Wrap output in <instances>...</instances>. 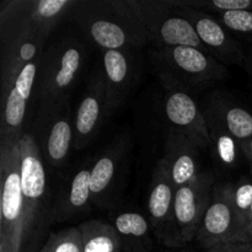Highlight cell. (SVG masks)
<instances>
[{
	"mask_svg": "<svg viewBox=\"0 0 252 252\" xmlns=\"http://www.w3.org/2000/svg\"><path fill=\"white\" fill-rule=\"evenodd\" d=\"M108 117L107 97L102 70H96L86 88L74 117V144L75 149L88 147Z\"/></svg>",
	"mask_w": 252,
	"mask_h": 252,
	"instance_id": "14",
	"label": "cell"
},
{
	"mask_svg": "<svg viewBox=\"0 0 252 252\" xmlns=\"http://www.w3.org/2000/svg\"><path fill=\"white\" fill-rule=\"evenodd\" d=\"M20 172L24 196L22 251L34 252L53 223V203L47 184L42 152L33 134L24 133L19 143Z\"/></svg>",
	"mask_w": 252,
	"mask_h": 252,
	"instance_id": "1",
	"label": "cell"
},
{
	"mask_svg": "<svg viewBox=\"0 0 252 252\" xmlns=\"http://www.w3.org/2000/svg\"><path fill=\"white\" fill-rule=\"evenodd\" d=\"M39 252H83V240L78 226L52 233Z\"/></svg>",
	"mask_w": 252,
	"mask_h": 252,
	"instance_id": "25",
	"label": "cell"
},
{
	"mask_svg": "<svg viewBox=\"0 0 252 252\" xmlns=\"http://www.w3.org/2000/svg\"><path fill=\"white\" fill-rule=\"evenodd\" d=\"M138 17L149 39L162 47H194L206 51L198 34L187 19H185L170 0H127Z\"/></svg>",
	"mask_w": 252,
	"mask_h": 252,
	"instance_id": "7",
	"label": "cell"
},
{
	"mask_svg": "<svg viewBox=\"0 0 252 252\" xmlns=\"http://www.w3.org/2000/svg\"><path fill=\"white\" fill-rule=\"evenodd\" d=\"M73 14L88 38L105 51H127L149 41L127 0L79 1Z\"/></svg>",
	"mask_w": 252,
	"mask_h": 252,
	"instance_id": "2",
	"label": "cell"
},
{
	"mask_svg": "<svg viewBox=\"0 0 252 252\" xmlns=\"http://www.w3.org/2000/svg\"><path fill=\"white\" fill-rule=\"evenodd\" d=\"M165 89L164 111L171 129L182 133L194 142L199 149L211 150V135L204 113L187 90L162 80Z\"/></svg>",
	"mask_w": 252,
	"mask_h": 252,
	"instance_id": "10",
	"label": "cell"
},
{
	"mask_svg": "<svg viewBox=\"0 0 252 252\" xmlns=\"http://www.w3.org/2000/svg\"><path fill=\"white\" fill-rule=\"evenodd\" d=\"M233 184L216 182L212 189V198L196 239L204 250L226 243H236L240 234L238 218L231 202Z\"/></svg>",
	"mask_w": 252,
	"mask_h": 252,
	"instance_id": "9",
	"label": "cell"
},
{
	"mask_svg": "<svg viewBox=\"0 0 252 252\" xmlns=\"http://www.w3.org/2000/svg\"><path fill=\"white\" fill-rule=\"evenodd\" d=\"M170 1L185 19L191 22L204 48L211 56L223 64L243 65L246 58V52L244 51L240 42L231 36L230 32L219 21L218 17L193 7L180 5L177 0Z\"/></svg>",
	"mask_w": 252,
	"mask_h": 252,
	"instance_id": "11",
	"label": "cell"
},
{
	"mask_svg": "<svg viewBox=\"0 0 252 252\" xmlns=\"http://www.w3.org/2000/svg\"><path fill=\"white\" fill-rule=\"evenodd\" d=\"M211 135V152L221 169H235L245 158L241 143L229 133L218 116L208 107L204 113Z\"/></svg>",
	"mask_w": 252,
	"mask_h": 252,
	"instance_id": "20",
	"label": "cell"
},
{
	"mask_svg": "<svg viewBox=\"0 0 252 252\" xmlns=\"http://www.w3.org/2000/svg\"><path fill=\"white\" fill-rule=\"evenodd\" d=\"M44 128V154L53 167H61L68 159L74 144V118L70 103H65L51 115L37 118Z\"/></svg>",
	"mask_w": 252,
	"mask_h": 252,
	"instance_id": "15",
	"label": "cell"
},
{
	"mask_svg": "<svg viewBox=\"0 0 252 252\" xmlns=\"http://www.w3.org/2000/svg\"><path fill=\"white\" fill-rule=\"evenodd\" d=\"M231 202L238 218L240 233L248 224L249 213L252 206V179L243 176L231 186ZM240 235V234H239ZM239 239V238H238Z\"/></svg>",
	"mask_w": 252,
	"mask_h": 252,
	"instance_id": "26",
	"label": "cell"
},
{
	"mask_svg": "<svg viewBox=\"0 0 252 252\" xmlns=\"http://www.w3.org/2000/svg\"><path fill=\"white\" fill-rule=\"evenodd\" d=\"M177 2L211 15H220L229 11H252V0H177Z\"/></svg>",
	"mask_w": 252,
	"mask_h": 252,
	"instance_id": "27",
	"label": "cell"
},
{
	"mask_svg": "<svg viewBox=\"0 0 252 252\" xmlns=\"http://www.w3.org/2000/svg\"><path fill=\"white\" fill-rule=\"evenodd\" d=\"M0 251L21 252L24 235V196L19 147L0 148Z\"/></svg>",
	"mask_w": 252,
	"mask_h": 252,
	"instance_id": "6",
	"label": "cell"
},
{
	"mask_svg": "<svg viewBox=\"0 0 252 252\" xmlns=\"http://www.w3.org/2000/svg\"><path fill=\"white\" fill-rule=\"evenodd\" d=\"M241 148H243L245 159L250 162L251 166H252V138L251 139L246 140V142L241 143Z\"/></svg>",
	"mask_w": 252,
	"mask_h": 252,
	"instance_id": "31",
	"label": "cell"
},
{
	"mask_svg": "<svg viewBox=\"0 0 252 252\" xmlns=\"http://www.w3.org/2000/svg\"><path fill=\"white\" fill-rule=\"evenodd\" d=\"M113 226L117 231L122 243V248H130L133 250L145 251L150 245V226L149 221L140 213L135 212H123L117 214L113 219Z\"/></svg>",
	"mask_w": 252,
	"mask_h": 252,
	"instance_id": "22",
	"label": "cell"
},
{
	"mask_svg": "<svg viewBox=\"0 0 252 252\" xmlns=\"http://www.w3.org/2000/svg\"><path fill=\"white\" fill-rule=\"evenodd\" d=\"M162 159L166 162L176 189L186 186L201 174L199 148L186 135L174 129L169 130Z\"/></svg>",
	"mask_w": 252,
	"mask_h": 252,
	"instance_id": "16",
	"label": "cell"
},
{
	"mask_svg": "<svg viewBox=\"0 0 252 252\" xmlns=\"http://www.w3.org/2000/svg\"><path fill=\"white\" fill-rule=\"evenodd\" d=\"M122 145L106 149L100 157L93 162L90 175V189L93 203L97 207L107 204L112 193L113 185L118 176L121 162L123 159Z\"/></svg>",
	"mask_w": 252,
	"mask_h": 252,
	"instance_id": "19",
	"label": "cell"
},
{
	"mask_svg": "<svg viewBox=\"0 0 252 252\" xmlns=\"http://www.w3.org/2000/svg\"><path fill=\"white\" fill-rule=\"evenodd\" d=\"M0 252H4V251H0Z\"/></svg>",
	"mask_w": 252,
	"mask_h": 252,
	"instance_id": "34",
	"label": "cell"
},
{
	"mask_svg": "<svg viewBox=\"0 0 252 252\" xmlns=\"http://www.w3.org/2000/svg\"><path fill=\"white\" fill-rule=\"evenodd\" d=\"M154 62L160 79L185 90L206 88L228 76L225 64L194 47H162L155 52Z\"/></svg>",
	"mask_w": 252,
	"mask_h": 252,
	"instance_id": "5",
	"label": "cell"
},
{
	"mask_svg": "<svg viewBox=\"0 0 252 252\" xmlns=\"http://www.w3.org/2000/svg\"><path fill=\"white\" fill-rule=\"evenodd\" d=\"M218 20L230 33L252 42V11L223 12Z\"/></svg>",
	"mask_w": 252,
	"mask_h": 252,
	"instance_id": "28",
	"label": "cell"
},
{
	"mask_svg": "<svg viewBox=\"0 0 252 252\" xmlns=\"http://www.w3.org/2000/svg\"><path fill=\"white\" fill-rule=\"evenodd\" d=\"M209 108L216 113L226 129L240 143L252 138V113L225 98L214 97Z\"/></svg>",
	"mask_w": 252,
	"mask_h": 252,
	"instance_id": "23",
	"label": "cell"
},
{
	"mask_svg": "<svg viewBox=\"0 0 252 252\" xmlns=\"http://www.w3.org/2000/svg\"><path fill=\"white\" fill-rule=\"evenodd\" d=\"M48 38V34L27 17L20 0L2 4L0 11L1 98L7 95L22 69L41 58Z\"/></svg>",
	"mask_w": 252,
	"mask_h": 252,
	"instance_id": "3",
	"label": "cell"
},
{
	"mask_svg": "<svg viewBox=\"0 0 252 252\" xmlns=\"http://www.w3.org/2000/svg\"><path fill=\"white\" fill-rule=\"evenodd\" d=\"M39 61L27 64L15 80L7 95L1 98L0 148L17 147L24 132L25 113L38 75Z\"/></svg>",
	"mask_w": 252,
	"mask_h": 252,
	"instance_id": "13",
	"label": "cell"
},
{
	"mask_svg": "<svg viewBox=\"0 0 252 252\" xmlns=\"http://www.w3.org/2000/svg\"><path fill=\"white\" fill-rule=\"evenodd\" d=\"M108 116L115 112L127 98L134 81V64L128 51H105L102 56Z\"/></svg>",
	"mask_w": 252,
	"mask_h": 252,
	"instance_id": "17",
	"label": "cell"
},
{
	"mask_svg": "<svg viewBox=\"0 0 252 252\" xmlns=\"http://www.w3.org/2000/svg\"><path fill=\"white\" fill-rule=\"evenodd\" d=\"M22 10L39 30L51 36L68 12H73L76 0H20Z\"/></svg>",
	"mask_w": 252,
	"mask_h": 252,
	"instance_id": "21",
	"label": "cell"
},
{
	"mask_svg": "<svg viewBox=\"0 0 252 252\" xmlns=\"http://www.w3.org/2000/svg\"><path fill=\"white\" fill-rule=\"evenodd\" d=\"M206 252H252V243H226Z\"/></svg>",
	"mask_w": 252,
	"mask_h": 252,
	"instance_id": "29",
	"label": "cell"
},
{
	"mask_svg": "<svg viewBox=\"0 0 252 252\" xmlns=\"http://www.w3.org/2000/svg\"><path fill=\"white\" fill-rule=\"evenodd\" d=\"M85 57V47L75 38H64L43 52L37 75V118L51 115L69 102Z\"/></svg>",
	"mask_w": 252,
	"mask_h": 252,
	"instance_id": "4",
	"label": "cell"
},
{
	"mask_svg": "<svg viewBox=\"0 0 252 252\" xmlns=\"http://www.w3.org/2000/svg\"><path fill=\"white\" fill-rule=\"evenodd\" d=\"M243 65L245 66L246 71L250 74V76L252 78V47L250 48V51L246 53V58H245V61H244Z\"/></svg>",
	"mask_w": 252,
	"mask_h": 252,
	"instance_id": "32",
	"label": "cell"
},
{
	"mask_svg": "<svg viewBox=\"0 0 252 252\" xmlns=\"http://www.w3.org/2000/svg\"><path fill=\"white\" fill-rule=\"evenodd\" d=\"M216 176L203 171L186 186L176 189L174 201V221L180 246L196 239L207 208L211 203Z\"/></svg>",
	"mask_w": 252,
	"mask_h": 252,
	"instance_id": "8",
	"label": "cell"
},
{
	"mask_svg": "<svg viewBox=\"0 0 252 252\" xmlns=\"http://www.w3.org/2000/svg\"><path fill=\"white\" fill-rule=\"evenodd\" d=\"M91 167L93 164H88L79 169L62 193L58 194L57 201L53 203V223L68 220L88 209V206L93 202L90 189Z\"/></svg>",
	"mask_w": 252,
	"mask_h": 252,
	"instance_id": "18",
	"label": "cell"
},
{
	"mask_svg": "<svg viewBox=\"0 0 252 252\" xmlns=\"http://www.w3.org/2000/svg\"><path fill=\"white\" fill-rule=\"evenodd\" d=\"M252 223V206H251V209H250V213H249V218H248V224ZM246 224V225H248Z\"/></svg>",
	"mask_w": 252,
	"mask_h": 252,
	"instance_id": "33",
	"label": "cell"
},
{
	"mask_svg": "<svg viewBox=\"0 0 252 252\" xmlns=\"http://www.w3.org/2000/svg\"><path fill=\"white\" fill-rule=\"evenodd\" d=\"M236 243H252V223L248 224V225L241 230Z\"/></svg>",
	"mask_w": 252,
	"mask_h": 252,
	"instance_id": "30",
	"label": "cell"
},
{
	"mask_svg": "<svg viewBox=\"0 0 252 252\" xmlns=\"http://www.w3.org/2000/svg\"><path fill=\"white\" fill-rule=\"evenodd\" d=\"M83 240V252H120L122 243L112 224L91 219L78 226Z\"/></svg>",
	"mask_w": 252,
	"mask_h": 252,
	"instance_id": "24",
	"label": "cell"
},
{
	"mask_svg": "<svg viewBox=\"0 0 252 252\" xmlns=\"http://www.w3.org/2000/svg\"><path fill=\"white\" fill-rule=\"evenodd\" d=\"M176 187L170 176L169 169L164 159L159 160L153 172L148 197L149 223L155 236L165 245L180 246L174 221V201Z\"/></svg>",
	"mask_w": 252,
	"mask_h": 252,
	"instance_id": "12",
	"label": "cell"
}]
</instances>
